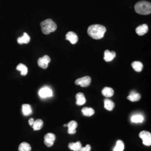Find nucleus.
<instances>
[{
	"label": "nucleus",
	"mask_w": 151,
	"mask_h": 151,
	"mask_svg": "<svg viewBox=\"0 0 151 151\" xmlns=\"http://www.w3.org/2000/svg\"><path fill=\"white\" fill-rule=\"evenodd\" d=\"M43 126V122L41 119H37L34 121V124L32 125L34 130H39L42 128Z\"/></svg>",
	"instance_id": "nucleus-18"
},
{
	"label": "nucleus",
	"mask_w": 151,
	"mask_h": 151,
	"mask_svg": "<svg viewBox=\"0 0 151 151\" xmlns=\"http://www.w3.org/2000/svg\"><path fill=\"white\" fill-rule=\"evenodd\" d=\"M115 106V104L109 99H105L104 100V107L109 111H112Z\"/></svg>",
	"instance_id": "nucleus-19"
},
{
	"label": "nucleus",
	"mask_w": 151,
	"mask_h": 151,
	"mask_svg": "<svg viewBox=\"0 0 151 151\" xmlns=\"http://www.w3.org/2000/svg\"><path fill=\"white\" fill-rule=\"evenodd\" d=\"M134 9L135 12L140 15H149L151 13V3L145 1L138 2L135 4Z\"/></svg>",
	"instance_id": "nucleus-2"
},
{
	"label": "nucleus",
	"mask_w": 151,
	"mask_h": 151,
	"mask_svg": "<svg viewBox=\"0 0 151 151\" xmlns=\"http://www.w3.org/2000/svg\"><path fill=\"white\" fill-rule=\"evenodd\" d=\"M31 150V146L27 142H22L19 147V151H30Z\"/></svg>",
	"instance_id": "nucleus-24"
},
{
	"label": "nucleus",
	"mask_w": 151,
	"mask_h": 151,
	"mask_svg": "<svg viewBox=\"0 0 151 151\" xmlns=\"http://www.w3.org/2000/svg\"><path fill=\"white\" fill-rule=\"evenodd\" d=\"M68 147L70 150L73 151H79L82 147V145L80 141L75 143H70L68 145Z\"/></svg>",
	"instance_id": "nucleus-16"
},
{
	"label": "nucleus",
	"mask_w": 151,
	"mask_h": 151,
	"mask_svg": "<svg viewBox=\"0 0 151 151\" xmlns=\"http://www.w3.org/2000/svg\"><path fill=\"white\" fill-rule=\"evenodd\" d=\"M22 113L25 116H28L32 113V109L30 105L24 104L22 105Z\"/></svg>",
	"instance_id": "nucleus-17"
},
{
	"label": "nucleus",
	"mask_w": 151,
	"mask_h": 151,
	"mask_svg": "<svg viewBox=\"0 0 151 151\" xmlns=\"http://www.w3.org/2000/svg\"><path fill=\"white\" fill-rule=\"evenodd\" d=\"M67 125V127L68 128V133L70 134H75L76 132V128H77V126H78L77 123L76 121L72 120V121H70V122Z\"/></svg>",
	"instance_id": "nucleus-10"
},
{
	"label": "nucleus",
	"mask_w": 151,
	"mask_h": 151,
	"mask_svg": "<svg viewBox=\"0 0 151 151\" xmlns=\"http://www.w3.org/2000/svg\"><path fill=\"white\" fill-rule=\"evenodd\" d=\"M116 56V53L115 52H110L109 50H106L104 53V60L106 62H110L113 60Z\"/></svg>",
	"instance_id": "nucleus-13"
},
{
	"label": "nucleus",
	"mask_w": 151,
	"mask_h": 151,
	"mask_svg": "<svg viewBox=\"0 0 151 151\" xmlns=\"http://www.w3.org/2000/svg\"><path fill=\"white\" fill-rule=\"evenodd\" d=\"M91 79L90 77L85 76L76 80L75 83L77 85H80L81 87H85L88 86L91 83Z\"/></svg>",
	"instance_id": "nucleus-5"
},
{
	"label": "nucleus",
	"mask_w": 151,
	"mask_h": 151,
	"mask_svg": "<svg viewBox=\"0 0 151 151\" xmlns=\"http://www.w3.org/2000/svg\"><path fill=\"white\" fill-rule=\"evenodd\" d=\"M148 30V27L147 25L146 24H143L136 28L135 32L137 34L140 36L146 34Z\"/></svg>",
	"instance_id": "nucleus-12"
},
{
	"label": "nucleus",
	"mask_w": 151,
	"mask_h": 151,
	"mask_svg": "<svg viewBox=\"0 0 151 151\" xmlns=\"http://www.w3.org/2000/svg\"><path fill=\"white\" fill-rule=\"evenodd\" d=\"M139 136L143 140V144L147 146H150L151 145V133L147 131H142L139 133Z\"/></svg>",
	"instance_id": "nucleus-4"
},
{
	"label": "nucleus",
	"mask_w": 151,
	"mask_h": 151,
	"mask_svg": "<svg viewBox=\"0 0 151 151\" xmlns=\"http://www.w3.org/2000/svg\"><path fill=\"white\" fill-rule=\"evenodd\" d=\"M106 31V29L104 26L99 24L92 25L90 26L87 32L88 35L94 39H100L103 38Z\"/></svg>",
	"instance_id": "nucleus-1"
},
{
	"label": "nucleus",
	"mask_w": 151,
	"mask_h": 151,
	"mask_svg": "<svg viewBox=\"0 0 151 151\" xmlns=\"http://www.w3.org/2000/svg\"><path fill=\"white\" fill-rule=\"evenodd\" d=\"M30 38L29 36L27 35V33H24L23 36L22 37L17 39V42L20 44H27L30 42Z\"/></svg>",
	"instance_id": "nucleus-20"
},
{
	"label": "nucleus",
	"mask_w": 151,
	"mask_h": 151,
	"mask_svg": "<svg viewBox=\"0 0 151 151\" xmlns=\"http://www.w3.org/2000/svg\"><path fill=\"white\" fill-rule=\"evenodd\" d=\"M16 69L21 72V75L22 76H25L27 73V67L23 64H19L17 66Z\"/></svg>",
	"instance_id": "nucleus-26"
},
{
	"label": "nucleus",
	"mask_w": 151,
	"mask_h": 151,
	"mask_svg": "<svg viewBox=\"0 0 151 151\" xmlns=\"http://www.w3.org/2000/svg\"><path fill=\"white\" fill-rule=\"evenodd\" d=\"M91 147L89 145H87L86 146L84 147H81V149L79 151H91Z\"/></svg>",
	"instance_id": "nucleus-27"
},
{
	"label": "nucleus",
	"mask_w": 151,
	"mask_h": 151,
	"mask_svg": "<svg viewBox=\"0 0 151 151\" xmlns=\"http://www.w3.org/2000/svg\"><path fill=\"white\" fill-rule=\"evenodd\" d=\"M42 31L44 34H49L54 32L57 29V25L52 19H47L40 24Z\"/></svg>",
	"instance_id": "nucleus-3"
},
{
	"label": "nucleus",
	"mask_w": 151,
	"mask_h": 151,
	"mask_svg": "<svg viewBox=\"0 0 151 151\" xmlns=\"http://www.w3.org/2000/svg\"><path fill=\"white\" fill-rule=\"evenodd\" d=\"M55 140V135L53 133H48L44 136V144L48 147H50L54 145Z\"/></svg>",
	"instance_id": "nucleus-6"
},
{
	"label": "nucleus",
	"mask_w": 151,
	"mask_h": 151,
	"mask_svg": "<svg viewBox=\"0 0 151 151\" xmlns=\"http://www.w3.org/2000/svg\"><path fill=\"white\" fill-rule=\"evenodd\" d=\"M140 98H141V96L140 94L135 91L131 92L129 95L127 97V99L129 100L132 102L138 101L140 100Z\"/></svg>",
	"instance_id": "nucleus-14"
},
{
	"label": "nucleus",
	"mask_w": 151,
	"mask_h": 151,
	"mask_svg": "<svg viewBox=\"0 0 151 151\" xmlns=\"http://www.w3.org/2000/svg\"><path fill=\"white\" fill-rule=\"evenodd\" d=\"M102 93L104 96L106 97H110L113 96L114 91L113 89L111 87H104L102 90Z\"/></svg>",
	"instance_id": "nucleus-15"
},
{
	"label": "nucleus",
	"mask_w": 151,
	"mask_h": 151,
	"mask_svg": "<svg viewBox=\"0 0 151 151\" xmlns=\"http://www.w3.org/2000/svg\"><path fill=\"white\" fill-rule=\"evenodd\" d=\"M50 62V58L48 55H44L43 57L40 58L38 60V64L39 66L43 69H46L48 64Z\"/></svg>",
	"instance_id": "nucleus-8"
},
{
	"label": "nucleus",
	"mask_w": 151,
	"mask_h": 151,
	"mask_svg": "<svg viewBox=\"0 0 151 151\" xmlns=\"http://www.w3.org/2000/svg\"><path fill=\"white\" fill-rule=\"evenodd\" d=\"M76 104L77 105L81 106V105H84L86 102V100L85 97V95L83 93L81 92H79L78 93L76 96Z\"/></svg>",
	"instance_id": "nucleus-11"
},
{
	"label": "nucleus",
	"mask_w": 151,
	"mask_h": 151,
	"mask_svg": "<svg viewBox=\"0 0 151 151\" xmlns=\"http://www.w3.org/2000/svg\"><path fill=\"white\" fill-rule=\"evenodd\" d=\"M132 67L133 68V69L136 71V72H140L143 69V64L140 62H138V61H135V62H133L132 63Z\"/></svg>",
	"instance_id": "nucleus-22"
},
{
	"label": "nucleus",
	"mask_w": 151,
	"mask_h": 151,
	"mask_svg": "<svg viewBox=\"0 0 151 151\" xmlns=\"http://www.w3.org/2000/svg\"><path fill=\"white\" fill-rule=\"evenodd\" d=\"M144 120V118L142 115L140 114H137L134 115L132 116L131 118V121L132 123H141L143 122Z\"/></svg>",
	"instance_id": "nucleus-21"
},
{
	"label": "nucleus",
	"mask_w": 151,
	"mask_h": 151,
	"mask_svg": "<svg viewBox=\"0 0 151 151\" xmlns=\"http://www.w3.org/2000/svg\"><path fill=\"white\" fill-rule=\"evenodd\" d=\"M65 39L69 40L70 43L75 44L78 42V37L75 32H67L65 35Z\"/></svg>",
	"instance_id": "nucleus-9"
},
{
	"label": "nucleus",
	"mask_w": 151,
	"mask_h": 151,
	"mask_svg": "<svg viewBox=\"0 0 151 151\" xmlns=\"http://www.w3.org/2000/svg\"><path fill=\"white\" fill-rule=\"evenodd\" d=\"M124 149V145L123 142L119 140L116 142V146L114 147L113 151H123Z\"/></svg>",
	"instance_id": "nucleus-25"
},
{
	"label": "nucleus",
	"mask_w": 151,
	"mask_h": 151,
	"mask_svg": "<svg viewBox=\"0 0 151 151\" xmlns=\"http://www.w3.org/2000/svg\"><path fill=\"white\" fill-rule=\"evenodd\" d=\"M34 120L33 118H30L29 120V123L30 126H32L33 124H34Z\"/></svg>",
	"instance_id": "nucleus-28"
},
{
	"label": "nucleus",
	"mask_w": 151,
	"mask_h": 151,
	"mask_svg": "<svg viewBox=\"0 0 151 151\" xmlns=\"http://www.w3.org/2000/svg\"><path fill=\"white\" fill-rule=\"evenodd\" d=\"M39 95L43 99L52 97L53 96V92L49 87H44L39 90Z\"/></svg>",
	"instance_id": "nucleus-7"
},
{
	"label": "nucleus",
	"mask_w": 151,
	"mask_h": 151,
	"mask_svg": "<svg viewBox=\"0 0 151 151\" xmlns=\"http://www.w3.org/2000/svg\"><path fill=\"white\" fill-rule=\"evenodd\" d=\"M82 113L86 116H91L95 113L94 110L91 108H84L82 109Z\"/></svg>",
	"instance_id": "nucleus-23"
}]
</instances>
